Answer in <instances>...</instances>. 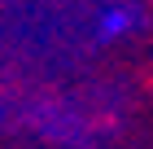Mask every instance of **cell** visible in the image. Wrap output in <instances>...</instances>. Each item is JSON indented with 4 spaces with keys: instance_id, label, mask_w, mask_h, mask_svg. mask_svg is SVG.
I'll return each instance as SVG.
<instances>
[{
    "instance_id": "obj_1",
    "label": "cell",
    "mask_w": 153,
    "mask_h": 149,
    "mask_svg": "<svg viewBox=\"0 0 153 149\" xmlns=\"http://www.w3.org/2000/svg\"><path fill=\"white\" fill-rule=\"evenodd\" d=\"M127 26H131V13L114 9V13H105V22H101V35H105V40H114V35H123Z\"/></svg>"
}]
</instances>
